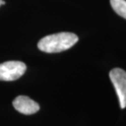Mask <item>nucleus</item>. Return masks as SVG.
<instances>
[{"label": "nucleus", "mask_w": 126, "mask_h": 126, "mask_svg": "<svg viewBox=\"0 0 126 126\" xmlns=\"http://www.w3.org/2000/svg\"><path fill=\"white\" fill-rule=\"evenodd\" d=\"M79 40V37L71 32H60L42 38L38 43L39 49L48 53H60L70 48Z\"/></svg>", "instance_id": "f257e3e1"}, {"label": "nucleus", "mask_w": 126, "mask_h": 126, "mask_svg": "<svg viewBox=\"0 0 126 126\" xmlns=\"http://www.w3.org/2000/svg\"><path fill=\"white\" fill-rule=\"evenodd\" d=\"M25 64L20 61H8L0 64V81H12L21 77L26 71Z\"/></svg>", "instance_id": "f03ea898"}, {"label": "nucleus", "mask_w": 126, "mask_h": 126, "mask_svg": "<svg viewBox=\"0 0 126 126\" xmlns=\"http://www.w3.org/2000/svg\"><path fill=\"white\" fill-rule=\"evenodd\" d=\"M109 77L117 93L120 107H126V72L120 68H115L109 73Z\"/></svg>", "instance_id": "7ed1b4c3"}, {"label": "nucleus", "mask_w": 126, "mask_h": 126, "mask_svg": "<svg viewBox=\"0 0 126 126\" xmlns=\"http://www.w3.org/2000/svg\"><path fill=\"white\" fill-rule=\"evenodd\" d=\"M13 105L18 112L25 115H31L39 110V105L27 96L20 95L13 101Z\"/></svg>", "instance_id": "20e7f679"}, {"label": "nucleus", "mask_w": 126, "mask_h": 126, "mask_svg": "<svg viewBox=\"0 0 126 126\" xmlns=\"http://www.w3.org/2000/svg\"><path fill=\"white\" fill-rule=\"evenodd\" d=\"M110 3L115 12L126 19V0H110Z\"/></svg>", "instance_id": "39448f33"}, {"label": "nucleus", "mask_w": 126, "mask_h": 126, "mask_svg": "<svg viewBox=\"0 0 126 126\" xmlns=\"http://www.w3.org/2000/svg\"><path fill=\"white\" fill-rule=\"evenodd\" d=\"M6 4V2H5L4 1H3V0H0V6L1 5H4Z\"/></svg>", "instance_id": "423d86ee"}]
</instances>
